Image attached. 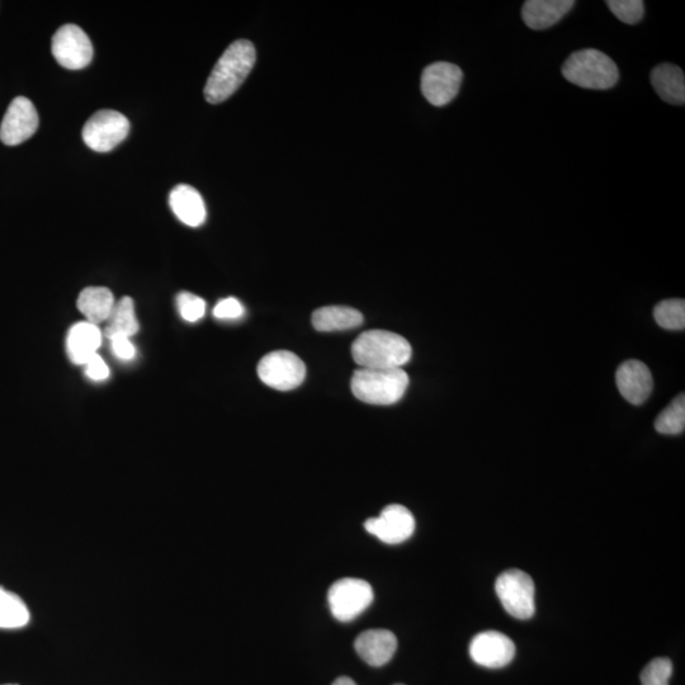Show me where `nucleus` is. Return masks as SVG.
Here are the masks:
<instances>
[{
  "mask_svg": "<svg viewBox=\"0 0 685 685\" xmlns=\"http://www.w3.org/2000/svg\"><path fill=\"white\" fill-rule=\"evenodd\" d=\"M257 60L252 42L238 40L231 44L217 61L207 80L205 98L212 105L229 99L248 78Z\"/></svg>",
  "mask_w": 685,
  "mask_h": 685,
  "instance_id": "f257e3e1",
  "label": "nucleus"
},
{
  "mask_svg": "<svg viewBox=\"0 0 685 685\" xmlns=\"http://www.w3.org/2000/svg\"><path fill=\"white\" fill-rule=\"evenodd\" d=\"M413 349L401 335L387 330H367L354 340L352 356L361 368L390 370L403 368L410 361Z\"/></svg>",
  "mask_w": 685,
  "mask_h": 685,
  "instance_id": "f03ea898",
  "label": "nucleus"
},
{
  "mask_svg": "<svg viewBox=\"0 0 685 685\" xmlns=\"http://www.w3.org/2000/svg\"><path fill=\"white\" fill-rule=\"evenodd\" d=\"M568 82L580 88L606 91L617 84L620 72L616 63L602 51L584 49L571 54L561 69Z\"/></svg>",
  "mask_w": 685,
  "mask_h": 685,
  "instance_id": "7ed1b4c3",
  "label": "nucleus"
},
{
  "mask_svg": "<svg viewBox=\"0 0 685 685\" xmlns=\"http://www.w3.org/2000/svg\"><path fill=\"white\" fill-rule=\"evenodd\" d=\"M409 386V376L403 368L376 370L359 368L352 377L354 396L371 405H392L398 403Z\"/></svg>",
  "mask_w": 685,
  "mask_h": 685,
  "instance_id": "20e7f679",
  "label": "nucleus"
},
{
  "mask_svg": "<svg viewBox=\"0 0 685 685\" xmlns=\"http://www.w3.org/2000/svg\"><path fill=\"white\" fill-rule=\"evenodd\" d=\"M495 592L510 616L518 620H529L535 614V583L524 571L512 569L499 575L495 583Z\"/></svg>",
  "mask_w": 685,
  "mask_h": 685,
  "instance_id": "39448f33",
  "label": "nucleus"
},
{
  "mask_svg": "<svg viewBox=\"0 0 685 685\" xmlns=\"http://www.w3.org/2000/svg\"><path fill=\"white\" fill-rule=\"evenodd\" d=\"M328 602L330 611L338 621L351 622L371 606L373 589L362 579H340L330 587Z\"/></svg>",
  "mask_w": 685,
  "mask_h": 685,
  "instance_id": "423d86ee",
  "label": "nucleus"
},
{
  "mask_svg": "<svg viewBox=\"0 0 685 685\" xmlns=\"http://www.w3.org/2000/svg\"><path fill=\"white\" fill-rule=\"evenodd\" d=\"M259 379L278 391L297 389L305 380V363L295 353L276 351L267 354L258 365Z\"/></svg>",
  "mask_w": 685,
  "mask_h": 685,
  "instance_id": "0eeeda50",
  "label": "nucleus"
},
{
  "mask_svg": "<svg viewBox=\"0 0 685 685\" xmlns=\"http://www.w3.org/2000/svg\"><path fill=\"white\" fill-rule=\"evenodd\" d=\"M130 121L122 113L103 110L89 118L83 129V140L88 148L107 153L117 148L129 135Z\"/></svg>",
  "mask_w": 685,
  "mask_h": 685,
  "instance_id": "6e6552de",
  "label": "nucleus"
},
{
  "mask_svg": "<svg viewBox=\"0 0 685 685\" xmlns=\"http://www.w3.org/2000/svg\"><path fill=\"white\" fill-rule=\"evenodd\" d=\"M51 50L55 60L65 69L80 70L92 63V42L77 25L60 27L53 37Z\"/></svg>",
  "mask_w": 685,
  "mask_h": 685,
  "instance_id": "1a4fd4ad",
  "label": "nucleus"
},
{
  "mask_svg": "<svg viewBox=\"0 0 685 685\" xmlns=\"http://www.w3.org/2000/svg\"><path fill=\"white\" fill-rule=\"evenodd\" d=\"M464 73L451 63H434L424 69L422 74V93L431 105L447 106L460 92Z\"/></svg>",
  "mask_w": 685,
  "mask_h": 685,
  "instance_id": "9d476101",
  "label": "nucleus"
},
{
  "mask_svg": "<svg viewBox=\"0 0 685 685\" xmlns=\"http://www.w3.org/2000/svg\"><path fill=\"white\" fill-rule=\"evenodd\" d=\"M365 528L381 542L399 545L414 535L415 519L404 505L391 504L382 510L379 517L368 519Z\"/></svg>",
  "mask_w": 685,
  "mask_h": 685,
  "instance_id": "9b49d317",
  "label": "nucleus"
},
{
  "mask_svg": "<svg viewBox=\"0 0 685 685\" xmlns=\"http://www.w3.org/2000/svg\"><path fill=\"white\" fill-rule=\"evenodd\" d=\"M39 129V113L30 99L14 98L0 125V140L7 146H17L31 139Z\"/></svg>",
  "mask_w": 685,
  "mask_h": 685,
  "instance_id": "f8f14e48",
  "label": "nucleus"
},
{
  "mask_svg": "<svg viewBox=\"0 0 685 685\" xmlns=\"http://www.w3.org/2000/svg\"><path fill=\"white\" fill-rule=\"evenodd\" d=\"M470 656L477 665L488 669H500L512 663L516 656V645L503 633L481 632L471 641Z\"/></svg>",
  "mask_w": 685,
  "mask_h": 685,
  "instance_id": "ddd939ff",
  "label": "nucleus"
},
{
  "mask_svg": "<svg viewBox=\"0 0 685 685\" xmlns=\"http://www.w3.org/2000/svg\"><path fill=\"white\" fill-rule=\"evenodd\" d=\"M617 387L628 403L644 404L653 392V375L644 362L630 359L618 367L616 375Z\"/></svg>",
  "mask_w": 685,
  "mask_h": 685,
  "instance_id": "4468645a",
  "label": "nucleus"
},
{
  "mask_svg": "<svg viewBox=\"0 0 685 685\" xmlns=\"http://www.w3.org/2000/svg\"><path fill=\"white\" fill-rule=\"evenodd\" d=\"M354 647L363 661L379 668L394 658L398 639L389 630H368L357 637Z\"/></svg>",
  "mask_w": 685,
  "mask_h": 685,
  "instance_id": "2eb2a0df",
  "label": "nucleus"
},
{
  "mask_svg": "<svg viewBox=\"0 0 685 685\" xmlns=\"http://www.w3.org/2000/svg\"><path fill=\"white\" fill-rule=\"evenodd\" d=\"M169 205L174 215L184 225L200 228L201 225L205 224L206 205L201 193L196 188L188 186V184H179V186L174 187L169 195Z\"/></svg>",
  "mask_w": 685,
  "mask_h": 685,
  "instance_id": "dca6fc26",
  "label": "nucleus"
},
{
  "mask_svg": "<svg viewBox=\"0 0 685 685\" xmlns=\"http://www.w3.org/2000/svg\"><path fill=\"white\" fill-rule=\"evenodd\" d=\"M574 6V0H528L522 9L523 21L532 30H547L559 23Z\"/></svg>",
  "mask_w": 685,
  "mask_h": 685,
  "instance_id": "f3484780",
  "label": "nucleus"
},
{
  "mask_svg": "<svg viewBox=\"0 0 685 685\" xmlns=\"http://www.w3.org/2000/svg\"><path fill=\"white\" fill-rule=\"evenodd\" d=\"M103 333L98 325L83 321L70 328L66 337V352L74 365L84 366L96 356L102 344Z\"/></svg>",
  "mask_w": 685,
  "mask_h": 685,
  "instance_id": "a211bd4d",
  "label": "nucleus"
},
{
  "mask_svg": "<svg viewBox=\"0 0 685 685\" xmlns=\"http://www.w3.org/2000/svg\"><path fill=\"white\" fill-rule=\"evenodd\" d=\"M651 84L658 96L666 103L683 106L685 103V78L677 65L660 64L651 72Z\"/></svg>",
  "mask_w": 685,
  "mask_h": 685,
  "instance_id": "6ab92c4d",
  "label": "nucleus"
},
{
  "mask_svg": "<svg viewBox=\"0 0 685 685\" xmlns=\"http://www.w3.org/2000/svg\"><path fill=\"white\" fill-rule=\"evenodd\" d=\"M116 300L106 287L84 288L78 297V309L88 323L94 325L106 323L115 306Z\"/></svg>",
  "mask_w": 685,
  "mask_h": 685,
  "instance_id": "aec40b11",
  "label": "nucleus"
},
{
  "mask_svg": "<svg viewBox=\"0 0 685 685\" xmlns=\"http://www.w3.org/2000/svg\"><path fill=\"white\" fill-rule=\"evenodd\" d=\"M362 323V314L347 306L321 307L313 315L314 328L319 332L354 329Z\"/></svg>",
  "mask_w": 685,
  "mask_h": 685,
  "instance_id": "412c9836",
  "label": "nucleus"
},
{
  "mask_svg": "<svg viewBox=\"0 0 685 685\" xmlns=\"http://www.w3.org/2000/svg\"><path fill=\"white\" fill-rule=\"evenodd\" d=\"M139 321H137L135 314V304L131 297H122L121 300L116 301L113 306L110 318L107 319L105 328L106 338L112 339L116 337H134L139 332Z\"/></svg>",
  "mask_w": 685,
  "mask_h": 685,
  "instance_id": "4be33fe9",
  "label": "nucleus"
},
{
  "mask_svg": "<svg viewBox=\"0 0 685 685\" xmlns=\"http://www.w3.org/2000/svg\"><path fill=\"white\" fill-rule=\"evenodd\" d=\"M30 620L26 603L18 595L0 588V628L13 630L25 627Z\"/></svg>",
  "mask_w": 685,
  "mask_h": 685,
  "instance_id": "5701e85b",
  "label": "nucleus"
},
{
  "mask_svg": "<svg viewBox=\"0 0 685 685\" xmlns=\"http://www.w3.org/2000/svg\"><path fill=\"white\" fill-rule=\"evenodd\" d=\"M685 428V399L684 394L677 396L672 403L661 411L655 420V429L661 434L675 436L684 432Z\"/></svg>",
  "mask_w": 685,
  "mask_h": 685,
  "instance_id": "b1692460",
  "label": "nucleus"
},
{
  "mask_svg": "<svg viewBox=\"0 0 685 685\" xmlns=\"http://www.w3.org/2000/svg\"><path fill=\"white\" fill-rule=\"evenodd\" d=\"M654 318L661 328L683 330L685 328V302L674 299L659 302L654 310Z\"/></svg>",
  "mask_w": 685,
  "mask_h": 685,
  "instance_id": "393cba45",
  "label": "nucleus"
},
{
  "mask_svg": "<svg viewBox=\"0 0 685 685\" xmlns=\"http://www.w3.org/2000/svg\"><path fill=\"white\" fill-rule=\"evenodd\" d=\"M607 6L626 25H636L644 18L645 6L642 0H609Z\"/></svg>",
  "mask_w": 685,
  "mask_h": 685,
  "instance_id": "a878e982",
  "label": "nucleus"
},
{
  "mask_svg": "<svg viewBox=\"0 0 685 685\" xmlns=\"http://www.w3.org/2000/svg\"><path fill=\"white\" fill-rule=\"evenodd\" d=\"M673 675L672 661L666 658H656L645 666L641 673L642 685H669Z\"/></svg>",
  "mask_w": 685,
  "mask_h": 685,
  "instance_id": "bb28decb",
  "label": "nucleus"
},
{
  "mask_svg": "<svg viewBox=\"0 0 685 685\" xmlns=\"http://www.w3.org/2000/svg\"><path fill=\"white\" fill-rule=\"evenodd\" d=\"M179 314L188 323H196L206 314V302L191 292H181L177 297Z\"/></svg>",
  "mask_w": 685,
  "mask_h": 685,
  "instance_id": "cd10ccee",
  "label": "nucleus"
},
{
  "mask_svg": "<svg viewBox=\"0 0 685 685\" xmlns=\"http://www.w3.org/2000/svg\"><path fill=\"white\" fill-rule=\"evenodd\" d=\"M244 315V306L240 304L239 300L234 297L221 300L215 306L214 316L220 320H235L240 319Z\"/></svg>",
  "mask_w": 685,
  "mask_h": 685,
  "instance_id": "c85d7f7f",
  "label": "nucleus"
},
{
  "mask_svg": "<svg viewBox=\"0 0 685 685\" xmlns=\"http://www.w3.org/2000/svg\"><path fill=\"white\" fill-rule=\"evenodd\" d=\"M85 375L89 380L101 382L106 381L110 377V368L103 361L102 357L97 353L84 365Z\"/></svg>",
  "mask_w": 685,
  "mask_h": 685,
  "instance_id": "c756f323",
  "label": "nucleus"
},
{
  "mask_svg": "<svg viewBox=\"0 0 685 685\" xmlns=\"http://www.w3.org/2000/svg\"><path fill=\"white\" fill-rule=\"evenodd\" d=\"M112 352L121 361H132L136 356V349L130 338L116 337L111 339Z\"/></svg>",
  "mask_w": 685,
  "mask_h": 685,
  "instance_id": "7c9ffc66",
  "label": "nucleus"
},
{
  "mask_svg": "<svg viewBox=\"0 0 685 685\" xmlns=\"http://www.w3.org/2000/svg\"><path fill=\"white\" fill-rule=\"evenodd\" d=\"M333 685H357V684L351 678L342 677V678H338L337 680H335Z\"/></svg>",
  "mask_w": 685,
  "mask_h": 685,
  "instance_id": "2f4dec72",
  "label": "nucleus"
},
{
  "mask_svg": "<svg viewBox=\"0 0 685 685\" xmlns=\"http://www.w3.org/2000/svg\"><path fill=\"white\" fill-rule=\"evenodd\" d=\"M7 685H13V684H7Z\"/></svg>",
  "mask_w": 685,
  "mask_h": 685,
  "instance_id": "473e14b6",
  "label": "nucleus"
},
{
  "mask_svg": "<svg viewBox=\"0 0 685 685\" xmlns=\"http://www.w3.org/2000/svg\"><path fill=\"white\" fill-rule=\"evenodd\" d=\"M398 685H403V684H398Z\"/></svg>",
  "mask_w": 685,
  "mask_h": 685,
  "instance_id": "72a5a7b5",
  "label": "nucleus"
}]
</instances>
